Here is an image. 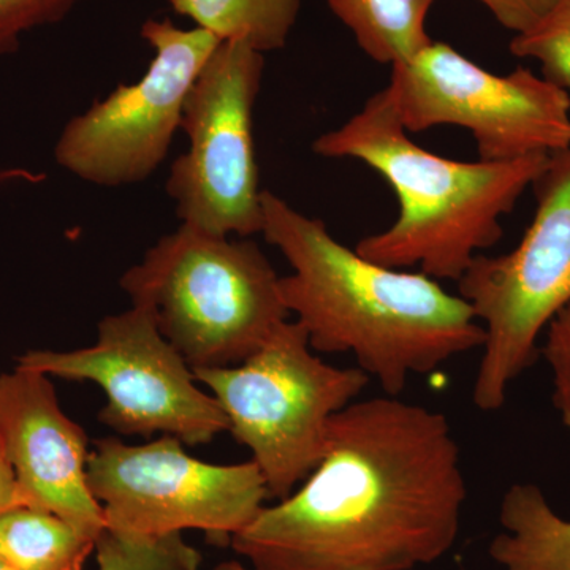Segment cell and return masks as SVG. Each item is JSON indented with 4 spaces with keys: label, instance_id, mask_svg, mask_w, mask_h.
<instances>
[{
    "label": "cell",
    "instance_id": "23",
    "mask_svg": "<svg viewBox=\"0 0 570 570\" xmlns=\"http://www.w3.org/2000/svg\"><path fill=\"white\" fill-rule=\"evenodd\" d=\"M212 570H250L247 568L246 564H243V562L239 561H224L219 562V564L216 566V568H213Z\"/></svg>",
    "mask_w": 570,
    "mask_h": 570
},
{
    "label": "cell",
    "instance_id": "12",
    "mask_svg": "<svg viewBox=\"0 0 570 570\" xmlns=\"http://www.w3.org/2000/svg\"><path fill=\"white\" fill-rule=\"evenodd\" d=\"M0 441L26 504L100 535L104 512L88 485L89 439L59 406L50 376L21 366L0 374Z\"/></svg>",
    "mask_w": 570,
    "mask_h": 570
},
{
    "label": "cell",
    "instance_id": "18",
    "mask_svg": "<svg viewBox=\"0 0 570 570\" xmlns=\"http://www.w3.org/2000/svg\"><path fill=\"white\" fill-rule=\"evenodd\" d=\"M510 52L539 62L543 78L570 92V0H553L531 29L513 36Z\"/></svg>",
    "mask_w": 570,
    "mask_h": 570
},
{
    "label": "cell",
    "instance_id": "9",
    "mask_svg": "<svg viewBox=\"0 0 570 570\" xmlns=\"http://www.w3.org/2000/svg\"><path fill=\"white\" fill-rule=\"evenodd\" d=\"M264 56L242 41H223L187 94L181 129L189 148L165 184L183 224L220 236L262 234L254 107Z\"/></svg>",
    "mask_w": 570,
    "mask_h": 570
},
{
    "label": "cell",
    "instance_id": "3",
    "mask_svg": "<svg viewBox=\"0 0 570 570\" xmlns=\"http://www.w3.org/2000/svg\"><path fill=\"white\" fill-rule=\"evenodd\" d=\"M328 159H355L395 190L400 214L355 250L374 264L417 268L439 281H459L474 258L502 238V217L519 204L549 156L499 163H461L438 156L407 137L389 89L313 142Z\"/></svg>",
    "mask_w": 570,
    "mask_h": 570
},
{
    "label": "cell",
    "instance_id": "21",
    "mask_svg": "<svg viewBox=\"0 0 570 570\" xmlns=\"http://www.w3.org/2000/svg\"><path fill=\"white\" fill-rule=\"evenodd\" d=\"M502 28L513 36L531 29L549 11L553 0H478Z\"/></svg>",
    "mask_w": 570,
    "mask_h": 570
},
{
    "label": "cell",
    "instance_id": "20",
    "mask_svg": "<svg viewBox=\"0 0 570 570\" xmlns=\"http://www.w3.org/2000/svg\"><path fill=\"white\" fill-rule=\"evenodd\" d=\"M546 343L540 355L553 374V404L570 433V305L560 311L547 326Z\"/></svg>",
    "mask_w": 570,
    "mask_h": 570
},
{
    "label": "cell",
    "instance_id": "2",
    "mask_svg": "<svg viewBox=\"0 0 570 570\" xmlns=\"http://www.w3.org/2000/svg\"><path fill=\"white\" fill-rule=\"evenodd\" d=\"M266 243L292 266L281 295L318 354H351L384 395L478 351L485 328L471 305L439 281L374 264L330 234L324 220L262 190Z\"/></svg>",
    "mask_w": 570,
    "mask_h": 570
},
{
    "label": "cell",
    "instance_id": "22",
    "mask_svg": "<svg viewBox=\"0 0 570 570\" xmlns=\"http://www.w3.org/2000/svg\"><path fill=\"white\" fill-rule=\"evenodd\" d=\"M18 505L28 504H26L20 487H18L13 468H11L9 459H7L2 441H0V515L7 512V510L18 508Z\"/></svg>",
    "mask_w": 570,
    "mask_h": 570
},
{
    "label": "cell",
    "instance_id": "11",
    "mask_svg": "<svg viewBox=\"0 0 570 570\" xmlns=\"http://www.w3.org/2000/svg\"><path fill=\"white\" fill-rule=\"evenodd\" d=\"M141 37L154 58L141 80L121 85L63 127L56 163L82 181L121 187L145 181L164 163L184 102L213 51L223 43L200 28L148 20Z\"/></svg>",
    "mask_w": 570,
    "mask_h": 570
},
{
    "label": "cell",
    "instance_id": "6",
    "mask_svg": "<svg viewBox=\"0 0 570 570\" xmlns=\"http://www.w3.org/2000/svg\"><path fill=\"white\" fill-rule=\"evenodd\" d=\"M534 217L508 254H480L459 281L460 296L485 328L472 401L499 411L510 385L540 355L539 337L570 305V146L551 154L532 184Z\"/></svg>",
    "mask_w": 570,
    "mask_h": 570
},
{
    "label": "cell",
    "instance_id": "15",
    "mask_svg": "<svg viewBox=\"0 0 570 570\" xmlns=\"http://www.w3.org/2000/svg\"><path fill=\"white\" fill-rule=\"evenodd\" d=\"M436 0H326L374 62L396 66L433 41L426 18Z\"/></svg>",
    "mask_w": 570,
    "mask_h": 570
},
{
    "label": "cell",
    "instance_id": "4",
    "mask_svg": "<svg viewBox=\"0 0 570 570\" xmlns=\"http://www.w3.org/2000/svg\"><path fill=\"white\" fill-rule=\"evenodd\" d=\"M279 277L249 238L181 224L124 273L121 287L190 370H200L245 362L291 317Z\"/></svg>",
    "mask_w": 570,
    "mask_h": 570
},
{
    "label": "cell",
    "instance_id": "7",
    "mask_svg": "<svg viewBox=\"0 0 570 570\" xmlns=\"http://www.w3.org/2000/svg\"><path fill=\"white\" fill-rule=\"evenodd\" d=\"M88 485L102 508L105 530L138 538L197 530L230 543L269 499L254 461L206 463L174 436L138 445L118 438L94 442Z\"/></svg>",
    "mask_w": 570,
    "mask_h": 570
},
{
    "label": "cell",
    "instance_id": "14",
    "mask_svg": "<svg viewBox=\"0 0 570 570\" xmlns=\"http://www.w3.org/2000/svg\"><path fill=\"white\" fill-rule=\"evenodd\" d=\"M97 539L62 517L31 505L0 515V560L14 570H85Z\"/></svg>",
    "mask_w": 570,
    "mask_h": 570
},
{
    "label": "cell",
    "instance_id": "19",
    "mask_svg": "<svg viewBox=\"0 0 570 570\" xmlns=\"http://www.w3.org/2000/svg\"><path fill=\"white\" fill-rule=\"evenodd\" d=\"M86 0H0V58L20 50L26 33L61 22Z\"/></svg>",
    "mask_w": 570,
    "mask_h": 570
},
{
    "label": "cell",
    "instance_id": "5",
    "mask_svg": "<svg viewBox=\"0 0 570 570\" xmlns=\"http://www.w3.org/2000/svg\"><path fill=\"white\" fill-rule=\"evenodd\" d=\"M193 371L223 407L228 433L253 455L269 499L277 501L317 466L333 417L371 381L358 366L324 362L291 318L245 362Z\"/></svg>",
    "mask_w": 570,
    "mask_h": 570
},
{
    "label": "cell",
    "instance_id": "8",
    "mask_svg": "<svg viewBox=\"0 0 570 570\" xmlns=\"http://www.w3.org/2000/svg\"><path fill=\"white\" fill-rule=\"evenodd\" d=\"M387 89L407 132L461 127L487 163L551 156L570 146V92L527 67L493 73L433 40L392 67Z\"/></svg>",
    "mask_w": 570,
    "mask_h": 570
},
{
    "label": "cell",
    "instance_id": "10",
    "mask_svg": "<svg viewBox=\"0 0 570 570\" xmlns=\"http://www.w3.org/2000/svg\"><path fill=\"white\" fill-rule=\"evenodd\" d=\"M18 366L99 385L107 396L99 422L124 436L163 433L194 448L228 431L216 397L198 387L194 371L141 306L104 317L92 346L26 352Z\"/></svg>",
    "mask_w": 570,
    "mask_h": 570
},
{
    "label": "cell",
    "instance_id": "13",
    "mask_svg": "<svg viewBox=\"0 0 570 570\" xmlns=\"http://www.w3.org/2000/svg\"><path fill=\"white\" fill-rule=\"evenodd\" d=\"M502 531L489 546L502 570H570V520L535 483H513L499 505Z\"/></svg>",
    "mask_w": 570,
    "mask_h": 570
},
{
    "label": "cell",
    "instance_id": "16",
    "mask_svg": "<svg viewBox=\"0 0 570 570\" xmlns=\"http://www.w3.org/2000/svg\"><path fill=\"white\" fill-rule=\"evenodd\" d=\"M176 13L220 41H242L253 50H283L303 0H168Z\"/></svg>",
    "mask_w": 570,
    "mask_h": 570
},
{
    "label": "cell",
    "instance_id": "24",
    "mask_svg": "<svg viewBox=\"0 0 570 570\" xmlns=\"http://www.w3.org/2000/svg\"><path fill=\"white\" fill-rule=\"evenodd\" d=\"M0 570H14L11 566L7 564L6 561L0 560Z\"/></svg>",
    "mask_w": 570,
    "mask_h": 570
},
{
    "label": "cell",
    "instance_id": "1",
    "mask_svg": "<svg viewBox=\"0 0 570 570\" xmlns=\"http://www.w3.org/2000/svg\"><path fill=\"white\" fill-rule=\"evenodd\" d=\"M466 499L448 415L400 396L355 400L313 472L230 547L250 570H414L455 547Z\"/></svg>",
    "mask_w": 570,
    "mask_h": 570
},
{
    "label": "cell",
    "instance_id": "17",
    "mask_svg": "<svg viewBox=\"0 0 570 570\" xmlns=\"http://www.w3.org/2000/svg\"><path fill=\"white\" fill-rule=\"evenodd\" d=\"M99 570H200V551L181 532L138 538L104 530L96 543Z\"/></svg>",
    "mask_w": 570,
    "mask_h": 570
}]
</instances>
